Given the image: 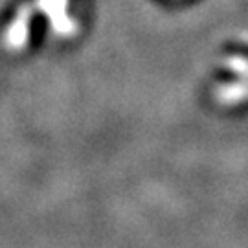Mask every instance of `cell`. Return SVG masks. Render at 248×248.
Masks as SVG:
<instances>
[{
    "instance_id": "obj_1",
    "label": "cell",
    "mask_w": 248,
    "mask_h": 248,
    "mask_svg": "<svg viewBox=\"0 0 248 248\" xmlns=\"http://www.w3.org/2000/svg\"><path fill=\"white\" fill-rule=\"evenodd\" d=\"M213 92L222 103L248 101V35L233 39L222 48L213 72Z\"/></svg>"
},
{
    "instance_id": "obj_2",
    "label": "cell",
    "mask_w": 248,
    "mask_h": 248,
    "mask_svg": "<svg viewBox=\"0 0 248 248\" xmlns=\"http://www.w3.org/2000/svg\"><path fill=\"white\" fill-rule=\"evenodd\" d=\"M70 0H35V8L48 18L53 33L59 37H72L78 31L76 18L68 13Z\"/></svg>"
},
{
    "instance_id": "obj_3",
    "label": "cell",
    "mask_w": 248,
    "mask_h": 248,
    "mask_svg": "<svg viewBox=\"0 0 248 248\" xmlns=\"http://www.w3.org/2000/svg\"><path fill=\"white\" fill-rule=\"evenodd\" d=\"M33 9L35 6L26 4L20 6L17 15L13 17L9 28L4 33V46L9 52H20L24 50L30 41V28H31V18H33Z\"/></svg>"
}]
</instances>
